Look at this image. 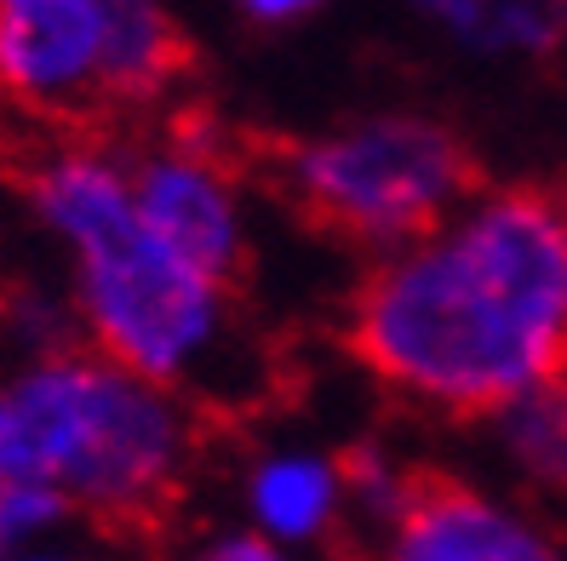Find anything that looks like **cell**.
Instances as JSON below:
<instances>
[{
	"mask_svg": "<svg viewBox=\"0 0 567 561\" xmlns=\"http://www.w3.org/2000/svg\"><path fill=\"white\" fill-rule=\"evenodd\" d=\"M344 344L390 395L487 418L567 378V195L476 184L453 218L361 270Z\"/></svg>",
	"mask_w": 567,
	"mask_h": 561,
	"instance_id": "6da1fadb",
	"label": "cell"
},
{
	"mask_svg": "<svg viewBox=\"0 0 567 561\" xmlns=\"http://www.w3.org/2000/svg\"><path fill=\"white\" fill-rule=\"evenodd\" d=\"M23 212L63 258L75 333L115 367L202 413H247L276 389V355L236 287L155 247L132 212L126 149L58 138L23 167Z\"/></svg>",
	"mask_w": 567,
	"mask_h": 561,
	"instance_id": "7a4b0ae2",
	"label": "cell"
},
{
	"mask_svg": "<svg viewBox=\"0 0 567 561\" xmlns=\"http://www.w3.org/2000/svg\"><path fill=\"white\" fill-rule=\"evenodd\" d=\"M7 378L23 424V465L75 521L104 533L150 527L202 470L207 413L86 344L7 367Z\"/></svg>",
	"mask_w": 567,
	"mask_h": 561,
	"instance_id": "3957f363",
	"label": "cell"
},
{
	"mask_svg": "<svg viewBox=\"0 0 567 561\" xmlns=\"http://www.w3.org/2000/svg\"><path fill=\"white\" fill-rule=\"evenodd\" d=\"M287 201L361 252H402L476 195L458 126L430 110H361L281 149Z\"/></svg>",
	"mask_w": 567,
	"mask_h": 561,
	"instance_id": "277c9868",
	"label": "cell"
},
{
	"mask_svg": "<svg viewBox=\"0 0 567 561\" xmlns=\"http://www.w3.org/2000/svg\"><path fill=\"white\" fill-rule=\"evenodd\" d=\"M138 229L224 287H241L258 247V207L241 167L202 126H178L126 149Z\"/></svg>",
	"mask_w": 567,
	"mask_h": 561,
	"instance_id": "5b68a950",
	"label": "cell"
},
{
	"mask_svg": "<svg viewBox=\"0 0 567 561\" xmlns=\"http://www.w3.org/2000/svg\"><path fill=\"white\" fill-rule=\"evenodd\" d=\"M115 0H0V104L41 121L104 115Z\"/></svg>",
	"mask_w": 567,
	"mask_h": 561,
	"instance_id": "8992f818",
	"label": "cell"
},
{
	"mask_svg": "<svg viewBox=\"0 0 567 561\" xmlns=\"http://www.w3.org/2000/svg\"><path fill=\"white\" fill-rule=\"evenodd\" d=\"M236 527L298 561L350 544L344 447L310 436H258L229 470Z\"/></svg>",
	"mask_w": 567,
	"mask_h": 561,
	"instance_id": "52a82bcc",
	"label": "cell"
},
{
	"mask_svg": "<svg viewBox=\"0 0 567 561\" xmlns=\"http://www.w3.org/2000/svg\"><path fill=\"white\" fill-rule=\"evenodd\" d=\"M373 561H567V544L516 492L430 476L419 505L373 544Z\"/></svg>",
	"mask_w": 567,
	"mask_h": 561,
	"instance_id": "ba28073f",
	"label": "cell"
},
{
	"mask_svg": "<svg viewBox=\"0 0 567 561\" xmlns=\"http://www.w3.org/2000/svg\"><path fill=\"white\" fill-rule=\"evenodd\" d=\"M419 18L476 63H545L567 46L561 0H424Z\"/></svg>",
	"mask_w": 567,
	"mask_h": 561,
	"instance_id": "9c48e42d",
	"label": "cell"
},
{
	"mask_svg": "<svg viewBox=\"0 0 567 561\" xmlns=\"http://www.w3.org/2000/svg\"><path fill=\"white\" fill-rule=\"evenodd\" d=\"M189 75V35L161 0H115L104 110H161Z\"/></svg>",
	"mask_w": 567,
	"mask_h": 561,
	"instance_id": "30bf717a",
	"label": "cell"
},
{
	"mask_svg": "<svg viewBox=\"0 0 567 561\" xmlns=\"http://www.w3.org/2000/svg\"><path fill=\"white\" fill-rule=\"evenodd\" d=\"M482 436L511 492L567 499V378H550L487 413Z\"/></svg>",
	"mask_w": 567,
	"mask_h": 561,
	"instance_id": "8fae6325",
	"label": "cell"
},
{
	"mask_svg": "<svg viewBox=\"0 0 567 561\" xmlns=\"http://www.w3.org/2000/svg\"><path fill=\"white\" fill-rule=\"evenodd\" d=\"M344 487H350V544L373 550L395 521H402L419 492L430 487L424 465L395 447L390 436H361L344 447Z\"/></svg>",
	"mask_w": 567,
	"mask_h": 561,
	"instance_id": "7c38bea8",
	"label": "cell"
},
{
	"mask_svg": "<svg viewBox=\"0 0 567 561\" xmlns=\"http://www.w3.org/2000/svg\"><path fill=\"white\" fill-rule=\"evenodd\" d=\"M0 339H7V350H12V367L81 344L70 292H52V287H12L7 299H0Z\"/></svg>",
	"mask_w": 567,
	"mask_h": 561,
	"instance_id": "4fadbf2b",
	"label": "cell"
},
{
	"mask_svg": "<svg viewBox=\"0 0 567 561\" xmlns=\"http://www.w3.org/2000/svg\"><path fill=\"white\" fill-rule=\"evenodd\" d=\"M75 516L58 492L35 476H18V481H0V561H18L29 544L70 533Z\"/></svg>",
	"mask_w": 567,
	"mask_h": 561,
	"instance_id": "5bb4252c",
	"label": "cell"
},
{
	"mask_svg": "<svg viewBox=\"0 0 567 561\" xmlns=\"http://www.w3.org/2000/svg\"><path fill=\"white\" fill-rule=\"evenodd\" d=\"M166 561H298V555L252 539L236 521H207V527H195V533H184L173 550H166Z\"/></svg>",
	"mask_w": 567,
	"mask_h": 561,
	"instance_id": "9a60e30c",
	"label": "cell"
},
{
	"mask_svg": "<svg viewBox=\"0 0 567 561\" xmlns=\"http://www.w3.org/2000/svg\"><path fill=\"white\" fill-rule=\"evenodd\" d=\"M321 0H236V23L252 35H298V29L321 23Z\"/></svg>",
	"mask_w": 567,
	"mask_h": 561,
	"instance_id": "2e32d148",
	"label": "cell"
},
{
	"mask_svg": "<svg viewBox=\"0 0 567 561\" xmlns=\"http://www.w3.org/2000/svg\"><path fill=\"white\" fill-rule=\"evenodd\" d=\"M29 476L23 465V424H18V402H12V378L0 367V481Z\"/></svg>",
	"mask_w": 567,
	"mask_h": 561,
	"instance_id": "e0dca14e",
	"label": "cell"
},
{
	"mask_svg": "<svg viewBox=\"0 0 567 561\" xmlns=\"http://www.w3.org/2000/svg\"><path fill=\"white\" fill-rule=\"evenodd\" d=\"M18 561H121L110 544H97V539H81V533H58V539H41V544H29Z\"/></svg>",
	"mask_w": 567,
	"mask_h": 561,
	"instance_id": "ac0fdd59",
	"label": "cell"
}]
</instances>
